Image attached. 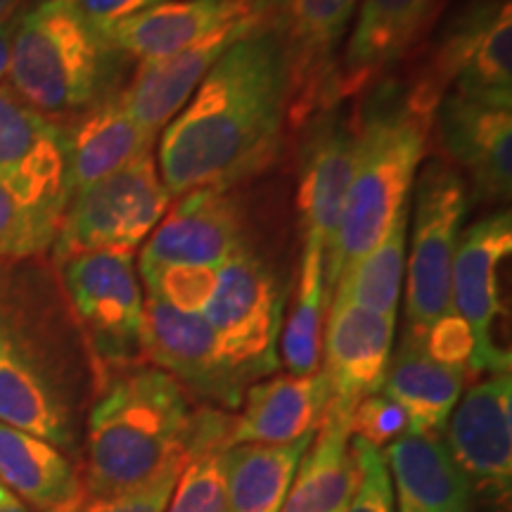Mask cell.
Segmentation results:
<instances>
[{
  "label": "cell",
  "mask_w": 512,
  "mask_h": 512,
  "mask_svg": "<svg viewBox=\"0 0 512 512\" xmlns=\"http://www.w3.org/2000/svg\"><path fill=\"white\" fill-rule=\"evenodd\" d=\"M430 117L408 102L406 88L380 83L370 95L358 126V157L337 235L325 256V294L337 278L361 261L408 209V195L427 150Z\"/></svg>",
  "instance_id": "obj_2"
},
{
  "label": "cell",
  "mask_w": 512,
  "mask_h": 512,
  "mask_svg": "<svg viewBox=\"0 0 512 512\" xmlns=\"http://www.w3.org/2000/svg\"><path fill=\"white\" fill-rule=\"evenodd\" d=\"M117 53L74 0H43L17 19L10 88L41 114L81 110L98 100Z\"/></svg>",
  "instance_id": "obj_4"
},
{
  "label": "cell",
  "mask_w": 512,
  "mask_h": 512,
  "mask_svg": "<svg viewBox=\"0 0 512 512\" xmlns=\"http://www.w3.org/2000/svg\"><path fill=\"white\" fill-rule=\"evenodd\" d=\"M358 157L356 119L339 114L337 105L323 110L306 133L299 166L297 207L304 245L328 256L344 214Z\"/></svg>",
  "instance_id": "obj_14"
},
{
  "label": "cell",
  "mask_w": 512,
  "mask_h": 512,
  "mask_svg": "<svg viewBox=\"0 0 512 512\" xmlns=\"http://www.w3.org/2000/svg\"><path fill=\"white\" fill-rule=\"evenodd\" d=\"M233 415L204 406L197 411L188 460L178 477L166 512H226V470L223 451Z\"/></svg>",
  "instance_id": "obj_31"
},
{
  "label": "cell",
  "mask_w": 512,
  "mask_h": 512,
  "mask_svg": "<svg viewBox=\"0 0 512 512\" xmlns=\"http://www.w3.org/2000/svg\"><path fill=\"white\" fill-rule=\"evenodd\" d=\"M67 133L0 86V183L36 202L67 207Z\"/></svg>",
  "instance_id": "obj_20"
},
{
  "label": "cell",
  "mask_w": 512,
  "mask_h": 512,
  "mask_svg": "<svg viewBox=\"0 0 512 512\" xmlns=\"http://www.w3.org/2000/svg\"><path fill=\"white\" fill-rule=\"evenodd\" d=\"M290 112V67L273 29L233 43L164 128L157 166L171 197L233 190L280 155Z\"/></svg>",
  "instance_id": "obj_1"
},
{
  "label": "cell",
  "mask_w": 512,
  "mask_h": 512,
  "mask_svg": "<svg viewBox=\"0 0 512 512\" xmlns=\"http://www.w3.org/2000/svg\"><path fill=\"white\" fill-rule=\"evenodd\" d=\"M316 434L290 444H240L223 451L226 512H280Z\"/></svg>",
  "instance_id": "obj_28"
},
{
  "label": "cell",
  "mask_w": 512,
  "mask_h": 512,
  "mask_svg": "<svg viewBox=\"0 0 512 512\" xmlns=\"http://www.w3.org/2000/svg\"><path fill=\"white\" fill-rule=\"evenodd\" d=\"M169 202L152 150L67 202L53 245L57 264L91 252L136 254L164 219Z\"/></svg>",
  "instance_id": "obj_7"
},
{
  "label": "cell",
  "mask_w": 512,
  "mask_h": 512,
  "mask_svg": "<svg viewBox=\"0 0 512 512\" xmlns=\"http://www.w3.org/2000/svg\"><path fill=\"white\" fill-rule=\"evenodd\" d=\"M411 252L406 264V342H420L451 311V271L467 211L456 166L430 159L415 176Z\"/></svg>",
  "instance_id": "obj_6"
},
{
  "label": "cell",
  "mask_w": 512,
  "mask_h": 512,
  "mask_svg": "<svg viewBox=\"0 0 512 512\" xmlns=\"http://www.w3.org/2000/svg\"><path fill=\"white\" fill-rule=\"evenodd\" d=\"M512 252L510 211H496L460 233L451 271V311L465 320L475 351L470 373H510V354L496 342L501 318L498 268Z\"/></svg>",
  "instance_id": "obj_11"
},
{
  "label": "cell",
  "mask_w": 512,
  "mask_h": 512,
  "mask_svg": "<svg viewBox=\"0 0 512 512\" xmlns=\"http://www.w3.org/2000/svg\"><path fill=\"white\" fill-rule=\"evenodd\" d=\"M0 425L34 434L55 446L72 441L67 415L46 377L38 373L15 342L0 354Z\"/></svg>",
  "instance_id": "obj_29"
},
{
  "label": "cell",
  "mask_w": 512,
  "mask_h": 512,
  "mask_svg": "<svg viewBox=\"0 0 512 512\" xmlns=\"http://www.w3.org/2000/svg\"><path fill=\"white\" fill-rule=\"evenodd\" d=\"M406 342V339H403ZM415 347H420L427 356H432L434 361L444 363V366L465 370L470 373V361L472 351H475V342H472L470 330H467L465 320L458 318L456 313L448 311L446 316H441L437 323L427 330V335L420 342H411Z\"/></svg>",
  "instance_id": "obj_38"
},
{
  "label": "cell",
  "mask_w": 512,
  "mask_h": 512,
  "mask_svg": "<svg viewBox=\"0 0 512 512\" xmlns=\"http://www.w3.org/2000/svg\"><path fill=\"white\" fill-rule=\"evenodd\" d=\"M358 5L361 0H259L261 24L278 34L287 55L292 124L335 107V55Z\"/></svg>",
  "instance_id": "obj_10"
},
{
  "label": "cell",
  "mask_w": 512,
  "mask_h": 512,
  "mask_svg": "<svg viewBox=\"0 0 512 512\" xmlns=\"http://www.w3.org/2000/svg\"><path fill=\"white\" fill-rule=\"evenodd\" d=\"M441 0H361L358 19L335 67L332 100L373 88L425 34Z\"/></svg>",
  "instance_id": "obj_18"
},
{
  "label": "cell",
  "mask_w": 512,
  "mask_h": 512,
  "mask_svg": "<svg viewBox=\"0 0 512 512\" xmlns=\"http://www.w3.org/2000/svg\"><path fill=\"white\" fill-rule=\"evenodd\" d=\"M17 19L15 17L12 22L0 27V86L3 81L8 79V69H10V50H12V36H15V27H17Z\"/></svg>",
  "instance_id": "obj_40"
},
{
  "label": "cell",
  "mask_w": 512,
  "mask_h": 512,
  "mask_svg": "<svg viewBox=\"0 0 512 512\" xmlns=\"http://www.w3.org/2000/svg\"><path fill=\"white\" fill-rule=\"evenodd\" d=\"M411 432L406 413L382 392L370 394L354 408L349 418V437H358L375 448H387Z\"/></svg>",
  "instance_id": "obj_37"
},
{
  "label": "cell",
  "mask_w": 512,
  "mask_h": 512,
  "mask_svg": "<svg viewBox=\"0 0 512 512\" xmlns=\"http://www.w3.org/2000/svg\"><path fill=\"white\" fill-rule=\"evenodd\" d=\"M67 133V202L76 192L117 174L138 157L155 150L157 136L128 114L121 95H110L79 119Z\"/></svg>",
  "instance_id": "obj_23"
},
{
  "label": "cell",
  "mask_w": 512,
  "mask_h": 512,
  "mask_svg": "<svg viewBox=\"0 0 512 512\" xmlns=\"http://www.w3.org/2000/svg\"><path fill=\"white\" fill-rule=\"evenodd\" d=\"M15 503H19L17 498L12 496L8 489H5L3 482H0V508H8V505H15Z\"/></svg>",
  "instance_id": "obj_43"
},
{
  "label": "cell",
  "mask_w": 512,
  "mask_h": 512,
  "mask_svg": "<svg viewBox=\"0 0 512 512\" xmlns=\"http://www.w3.org/2000/svg\"><path fill=\"white\" fill-rule=\"evenodd\" d=\"M12 342L10 332L8 328H5V320H3V313H0V354H3V349L8 347V344Z\"/></svg>",
  "instance_id": "obj_42"
},
{
  "label": "cell",
  "mask_w": 512,
  "mask_h": 512,
  "mask_svg": "<svg viewBox=\"0 0 512 512\" xmlns=\"http://www.w3.org/2000/svg\"><path fill=\"white\" fill-rule=\"evenodd\" d=\"M188 456L164 467L150 482L107 496H91L79 512H166Z\"/></svg>",
  "instance_id": "obj_36"
},
{
  "label": "cell",
  "mask_w": 512,
  "mask_h": 512,
  "mask_svg": "<svg viewBox=\"0 0 512 512\" xmlns=\"http://www.w3.org/2000/svg\"><path fill=\"white\" fill-rule=\"evenodd\" d=\"M247 247L233 190L200 188L178 197L143 247L140 261L221 268Z\"/></svg>",
  "instance_id": "obj_16"
},
{
  "label": "cell",
  "mask_w": 512,
  "mask_h": 512,
  "mask_svg": "<svg viewBox=\"0 0 512 512\" xmlns=\"http://www.w3.org/2000/svg\"><path fill=\"white\" fill-rule=\"evenodd\" d=\"M349 448L356 463V486L347 512H396L384 453L358 437H349Z\"/></svg>",
  "instance_id": "obj_35"
},
{
  "label": "cell",
  "mask_w": 512,
  "mask_h": 512,
  "mask_svg": "<svg viewBox=\"0 0 512 512\" xmlns=\"http://www.w3.org/2000/svg\"><path fill=\"white\" fill-rule=\"evenodd\" d=\"M259 24L261 15H247L223 24L174 55L155 62H140L133 81L119 93L128 114L147 133L159 138V133L183 110L223 53Z\"/></svg>",
  "instance_id": "obj_17"
},
{
  "label": "cell",
  "mask_w": 512,
  "mask_h": 512,
  "mask_svg": "<svg viewBox=\"0 0 512 512\" xmlns=\"http://www.w3.org/2000/svg\"><path fill=\"white\" fill-rule=\"evenodd\" d=\"M408 214L401 211L380 240V245L356 261L354 266L342 271L332 290L330 304H354L361 309L396 318L401 302L403 278H406V235Z\"/></svg>",
  "instance_id": "obj_30"
},
{
  "label": "cell",
  "mask_w": 512,
  "mask_h": 512,
  "mask_svg": "<svg viewBox=\"0 0 512 512\" xmlns=\"http://www.w3.org/2000/svg\"><path fill=\"white\" fill-rule=\"evenodd\" d=\"M140 351L150 366L174 377L185 392L228 411L240 408L247 384L223 356L219 339L202 313H185L145 297Z\"/></svg>",
  "instance_id": "obj_13"
},
{
  "label": "cell",
  "mask_w": 512,
  "mask_h": 512,
  "mask_svg": "<svg viewBox=\"0 0 512 512\" xmlns=\"http://www.w3.org/2000/svg\"><path fill=\"white\" fill-rule=\"evenodd\" d=\"M396 318L380 316L354 304H330L323 330V373L330 387L328 413L342 420L366 396L382 389L392 361Z\"/></svg>",
  "instance_id": "obj_15"
},
{
  "label": "cell",
  "mask_w": 512,
  "mask_h": 512,
  "mask_svg": "<svg viewBox=\"0 0 512 512\" xmlns=\"http://www.w3.org/2000/svg\"><path fill=\"white\" fill-rule=\"evenodd\" d=\"M159 3H164V0H74L81 15L100 34H105L107 29L124 22V19H131L140 15V12L155 8Z\"/></svg>",
  "instance_id": "obj_39"
},
{
  "label": "cell",
  "mask_w": 512,
  "mask_h": 512,
  "mask_svg": "<svg viewBox=\"0 0 512 512\" xmlns=\"http://www.w3.org/2000/svg\"><path fill=\"white\" fill-rule=\"evenodd\" d=\"M24 0H0V27L22 15Z\"/></svg>",
  "instance_id": "obj_41"
},
{
  "label": "cell",
  "mask_w": 512,
  "mask_h": 512,
  "mask_svg": "<svg viewBox=\"0 0 512 512\" xmlns=\"http://www.w3.org/2000/svg\"><path fill=\"white\" fill-rule=\"evenodd\" d=\"M138 271L143 275L145 297L159 299L185 313H202L216 287L219 268L140 261Z\"/></svg>",
  "instance_id": "obj_34"
},
{
  "label": "cell",
  "mask_w": 512,
  "mask_h": 512,
  "mask_svg": "<svg viewBox=\"0 0 512 512\" xmlns=\"http://www.w3.org/2000/svg\"><path fill=\"white\" fill-rule=\"evenodd\" d=\"M62 278L100 361L114 368L136 366L143 358L145 294L133 254H76L62 261Z\"/></svg>",
  "instance_id": "obj_9"
},
{
  "label": "cell",
  "mask_w": 512,
  "mask_h": 512,
  "mask_svg": "<svg viewBox=\"0 0 512 512\" xmlns=\"http://www.w3.org/2000/svg\"><path fill=\"white\" fill-rule=\"evenodd\" d=\"M0 512H34V510L27 508L24 503H15V505H8V508H0Z\"/></svg>",
  "instance_id": "obj_44"
},
{
  "label": "cell",
  "mask_w": 512,
  "mask_h": 512,
  "mask_svg": "<svg viewBox=\"0 0 512 512\" xmlns=\"http://www.w3.org/2000/svg\"><path fill=\"white\" fill-rule=\"evenodd\" d=\"M356 486L349 422L325 411L280 512H347Z\"/></svg>",
  "instance_id": "obj_27"
},
{
  "label": "cell",
  "mask_w": 512,
  "mask_h": 512,
  "mask_svg": "<svg viewBox=\"0 0 512 512\" xmlns=\"http://www.w3.org/2000/svg\"><path fill=\"white\" fill-rule=\"evenodd\" d=\"M247 15H261L259 0H164L155 8L114 24L102 36L121 55L155 62Z\"/></svg>",
  "instance_id": "obj_22"
},
{
  "label": "cell",
  "mask_w": 512,
  "mask_h": 512,
  "mask_svg": "<svg viewBox=\"0 0 512 512\" xmlns=\"http://www.w3.org/2000/svg\"><path fill=\"white\" fill-rule=\"evenodd\" d=\"M330 403L323 373L278 375L249 384L228 432V446L290 444L316 434Z\"/></svg>",
  "instance_id": "obj_21"
},
{
  "label": "cell",
  "mask_w": 512,
  "mask_h": 512,
  "mask_svg": "<svg viewBox=\"0 0 512 512\" xmlns=\"http://www.w3.org/2000/svg\"><path fill=\"white\" fill-rule=\"evenodd\" d=\"M197 411L174 377L155 366H128L107 384L88 418L91 496H107L150 482L188 456Z\"/></svg>",
  "instance_id": "obj_3"
},
{
  "label": "cell",
  "mask_w": 512,
  "mask_h": 512,
  "mask_svg": "<svg viewBox=\"0 0 512 512\" xmlns=\"http://www.w3.org/2000/svg\"><path fill=\"white\" fill-rule=\"evenodd\" d=\"M465 380V370L444 366L415 344L401 342L380 392L406 413L411 434H441L463 396Z\"/></svg>",
  "instance_id": "obj_26"
},
{
  "label": "cell",
  "mask_w": 512,
  "mask_h": 512,
  "mask_svg": "<svg viewBox=\"0 0 512 512\" xmlns=\"http://www.w3.org/2000/svg\"><path fill=\"white\" fill-rule=\"evenodd\" d=\"M446 451L472 494L508 505L512 491V377L498 373L470 387L446 422Z\"/></svg>",
  "instance_id": "obj_12"
},
{
  "label": "cell",
  "mask_w": 512,
  "mask_h": 512,
  "mask_svg": "<svg viewBox=\"0 0 512 512\" xmlns=\"http://www.w3.org/2000/svg\"><path fill=\"white\" fill-rule=\"evenodd\" d=\"M451 86L465 100L512 107L510 0H472L463 8L406 95L415 110L434 119Z\"/></svg>",
  "instance_id": "obj_5"
},
{
  "label": "cell",
  "mask_w": 512,
  "mask_h": 512,
  "mask_svg": "<svg viewBox=\"0 0 512 512\" xmlns=\"http://www.w3.org/2000/svg\"><path fill=\"white\" fill-rule=\"evenodd\" d=\"M328 316V294H325V254L320 249L302 247L299 259L294 306L280 330V356L287 375H311L320 370L323 356V330Z\"/></svg>",
  "instance_id": "obj_32"
},
{
  "label": "cell",
  "mask_w": 512,
  "mask_h": 512,
  "mask_svg": "<svg viewBox=\"0 0 512 512\" xmlns=\"http://www.w3.org/2000/svg\"><path fill=\"white\" fill-rule=\"evenodd\" d=\"M202 316L247 387L278 370L285 292L273 268L252 247L240 249L216 271V287Z\"/></svg>",
  "instance_id": "obj_8"
},
{
  "label": "cell",
  "mask_w": 512,
  "mask_h": 512,
  "mask_svg": "<svg viewBox=\"0 0 512 512\" xmlns=\"http://www.w3.org/2000/svg\"><path fill=\"white\" fill-rule=\"evenodd\" d=\"M434 121L448 157L467 171L477 197L486 204L510 200L512 190V107L484 105L446 93Z\"/></svg>",
  "instance_id": "obj_19"
},
{
  "label": "cell",
  "mask_w": 512,
  "mask_h": 512,
  "mask_svg": "<svg viewBox=\"0 0 512 512\" xmlns=\"http://www.w3.org/2000/svg\"><path fill=\"white\" fill-rule=\"evenodd\" d=\"M396 512H470L472 489L439 434H403L382 448Z\"/></svg>",
  "instance_id": "obj_24"
},
{
  "label": "cell",
  "mask_w": 512,
  "mask_h": 512,
  "mask_svg": "<svg viewBox=\"0 0 512 512\" xmlns=\"http://www.w3.org/2000/svg\"><path fill=\"white\" fill-rule=\"evenodd\" d=\"M64 209L0 183V256L27 259L55 245Z\"/></svg>",
  "instance_id": "obj_33"
},
{
  "label": "cell",
  "mask_w": 512,
  "mask_h": 512,
  "mask_svg": "<svg viewBox=\"0 0 512 512\" xmlns=\"http://www.w3.org/2000/svg\"><path fill=\"white\" fill-rule=\"evenodd\" d=\"M0 482L34 512H79L86 484L60 446L0 425Z\"/></svg>",
  "instance_id": "obj_25"
}]
</instances>
